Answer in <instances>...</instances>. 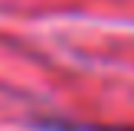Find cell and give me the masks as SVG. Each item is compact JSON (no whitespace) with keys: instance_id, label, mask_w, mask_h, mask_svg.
Returning a JSON list of instances; mask_svg holds the SVG:
<instances>
[{"instance_id":"obj_1","label":"cell","mask_w":134,"mask_h":131,"mask_svg":"<svg viewBox=\"0 0 134 131\" xmlns=\"http://www.w3.org/2000/svg\"><path fill=\"white\" fill-rule=\"evenodd\" d=\"M39 128L43 131H134L124 124H85V121H72V118H43Z\"/></svg>"}]
</instances>
